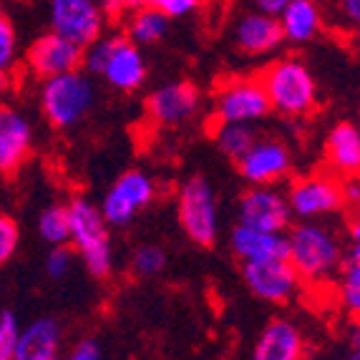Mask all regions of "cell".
<instances>
[{
	"instance_id": "6da1fadb",
	"label": "cell",
	"mask_w": 360,
	"mask_h": 360,
	"mask_svg": "<svg viewBox=\"0 0 360 360\" xmlns=\"http://www.w3.org/2000/svg\"><path fill=\"white\" fill-rule=\"evenodd\" d=\"M288 262L302 285H323L335 277L342 257V242L328 224L297 222L288 227Z\"/></svg>"
},
{
	"instance_id": "7a4b0ae2",
	"label": "cell",
	"mask_w": 360,
	"mask_h": 360,
	"mask_svg": "<svg viewBox=\"0 0 360 360\" xmlns=\"http://www.w3.org/2000/svg\"><path fill=\"white\" fill-rule=\"evenodd\" d=\"M270 111L285 119H305L318 108V81L305 60L283 56L259 76Z\"/></svg>"
},
{
	"instance_id": "3957f363",
	"label": "cell",
	"mask_w": 360,
	"mask_h": 360,
	"mask_svg": "<svg viewBox=\"0 0 360 360\" xmlns=\"http://www.w3.org/2000/svg\"><path fill=\"white\" fill-rule=\"evenodd\" d=\"M81 66H86L89 76L103 78L111 89L121 94L139 91L149 76L144 53L127 36H101L89 43L81 56Z\"/></svg>"
},
{
	"instance_id": "277c9868",
	"label": "cell",
	"mask_w": 360,
	"mask_h": 360,
	"mask_svg": "<svg viewBox=\"0 0 360 360\" xmlns=\"http://www.w3.org/2000/svg\"><path fill=\"white\" fill-rule=\"evenodd\" d=\"M68 210V245L73 255L84 259L86 270L96 280H106L114 272V245L111 227L103 222L94 202L78 197L66 205Z\"/></svg>"
},
{
	"instance_id": "5b68a950",
	"label": "cell",
	"mask_w": 360,
	"mask_h": 360,
	"mask_svg": "<svg viewBox=\"0 0 360 360\" xmlns=\"http://www.w3.org/2000/svg\"><path fill=\"white\" fill-rule=\"evenodd\" d=\"M94 103H96V86L81 68L46 78L41 86L43 116L58 131H71L81 127Z\"/></svg>"
},
{
	"instance_id": "8992f818",
	"label": "cell",
	"mask_w": 360,
	"mask_h": 360,
	"mask_svg": "<svg viewBox=\"0 0 360 360\" xmlns=\"http://www.w3.org/2000/svg\"><path fill=\"white\" fill-rule=\"evenodd\" d=\"M176 217L184 234L194 245L212 247L219 237V207L214 186L205 176H192L179 186Z\"/></svg>"
},
{
	"instance_id": "52a82bcc",
	"label": "cell",
	"mask_w": 360,
	"mask_h": 360,
	"mask_svg": "<svg viewBox=\"0 0 360 360\" xmlns=\"http://www.w3.org/2000/svg\"><path fill=\"white\" fill-rule=\"evenodd\" d=\"M290 214L300 222H318L323 217H333L345 210L342 199V179L330 172L297 176L285 192Z\"/></svg>"
},
{
	"instance_id": "ba28073f",
	"label": "cell",
	"mask_w": 360,
	"mask_h": 360,
	"mask_svg": "<svg viewBox=\"0 0 360 360\" xmlns=\"http://www.w3.org/2000/svg\"><path fill=\"white\" fill-rule=\"evenodd\" d=\"M270 103L257 76L229 78L219 86L214 96V121L217 124H250L257 127L267 119Z\"/></svg>"
},
{
	"instance_id": "9c48e42d",
	"label": "cell",
	"mask_w": 360,
	"mask_h": 360,
	"mask_svg": "<svg viewBox=\"0 0 360 360\" xmlns=\"http://www.w3.org/2000/svg\"><path fill=\"white\" fill-rule=\"evenodd\" d=\"M156 199V181L141 169H129L111 184L103 197L101 212L103 222L108 227H127L134 222V217L151 205Z\"/></svg>"
},
{
	"instance_id": "30bf717a",
	"label": "cell",
	"mask_w": 360,
	"mask_h": 360,
	"mask_svg": "<svg viewBox=\"0 0 360 360\" xmlns=\"http://www.w3.org/2000/svg\"><path fill=\"white\" fill-rule=\"evenodd\" d=\"M234 164L250 186H277L292 172V151L283 139L257 136Z\"/></svg>"
},
{
	"instance_id": "8fae6325",
	"label": "cell",
	"mask_w": 360,
	"mask_h": 360,
	"mask_svg": "<svg viewBox=\"0 0 360 360\" xmlns=\"http://www.w3.org/2000/svg\"><path fill=\"white\" fill-rule=\"evenodd\" d=\"M51 30L86 49L103 36V8L96 0H49Z\"/></svg>"
},
{
	"instance_id": "7c38bea8",
	"label": "cell",
	"mask_w": 360,
	"mask_h": 360,
	"mask_svg": "<svg viewBox=\"0 0 360 360\" xmlns=\"http://www.w3.org/2000/svg\"><path fill=\"white\" fill-rule=\"evenodd\" d=\"M292 214L280 186H247L237 202V224L262 232H288Z\"/></svg>"
},
{
	"instance_id": "4fadbf2b",
	"label": "cell",
	"mask_w": 360,
	"mask_h": 360,
	"mask_svg": "<svg viewBox=\"0 0 360 360\" xmlns=\"http://www.w3.org/2000/svg\"><path fill=\"white\" fill-rule=\"evenodd\" d=\"M242 277L255 297L270 305H288L297 297L302 283L288 259H267V262H245Z\"/></svg>"
},
{
	"instance_id": "5bb4252c",
	"label": "cell",
	"mask_w": 360,
	"mask_h": 360,
	"mask_svg": "<svg viewBox=\"0 0 360 360\" xmlns=\"http://www.w3.org/2000/svg\"><path fill=\"white\" fill-rule=\"evenodd\" d=\"M81 56H84L81 46L66 41L63 36L51 30V33H43V36H38L36 41L30 43L25 63H28V71L33 76L46 81V78L60 76V73L78 71L81 68Z\"/></svg>"
},
{
	"instance_id": "9a60e30c",
	"label": "cell",
	"mask_w": 360,
	"mask_h": 360,
	"mask_svg": "<svg viewBox=\"0 0 360 360\" xmlns=\"http://www.w3.org/2000/svg\"><path fill=\"white\" fill-rule=\"evenodd\" d=\"M199 89L192 81H172L164 84L146 98V114L162 127H179L199 111Z\"/></svg>"
},
{
	"instance_id": "2e32d148",
	"label": "cell",
	"mask_w": 360,
	"mask_h": 360,
	"mask_svg": "<svg viewBox=\"0 0 360 360\" xmlns=\"http://www.w3.org/2000/svg\"><path fill=\"white\" fill-rule=\"evenodd\" d=\"M33 151V124L13 106H0V174H15Z\"/></svg>"
},
{
	"instance_id": "e0dca14e",
	"label": "cell",
	"mask_w": 360,
	"mask_h": 360,
	"mask_svg": "<svg viewBox=\"0 0 360 360\" xmlns=\"http://www.w3.org/2000/svg\"><path fill=\"white\" fill-rule=\"evenodd\" d=\"M234 46L247 56H267L275 53L283 46V30L275 15L259 11H247L234 20L232 28Z\"/></svg>"
},
{
	"instance_id": "ac0fdd59",
	"label": "cell",
	"mask_w": 360,
	"mask_h": 360,
	"mask_svg": "<svg viewBox=\"0 0 360 360\" xmlns=\"http://www.w3.org/2000/svg\"><path fill=\"white\" fill-rule=\"evenodd\" d=\"M305 338L300 328L288 318H275L264 325L255 340L250 360H302Z\"/></svg>"
},
{
	"instance_id": "d6986e66",
	"label": "cell",
	"mask_w": 360,
	"mask_h": 360,
	"mask_svg": "<svg viewBox=\"0 0 360 360\" xmlns=\"http://www.w3.org/2000/svg\"><path fill=\"white\" fill-rule=\"evenodd\" d=\"M229 247L242 264L288 259V237H285V232H262V229H250L237 224L229 234Z\"/></svg>"
},
{
	"instance_id": "ffe728a7",
	"label": "cell",
	"mask_w": 360,
	"mask_h": 360,
	"mask_svg": "<svg viewBox=\"0 0 360 360\" xmlns=\"http://www.w3.org/2000/svg\"><path fill=\"white\" fill-rule=\"evenodd\" d=\"M277 23L283 30L285 43L305 46V43L315 41L325 30L323 6L315 3V0H290L277 15Z\"/></svg>"
},
{
	"instance_id": "44dd1931",
	"label": "cell",
	"mask_w": 360,
	"mask_h": 360,
	"mask_svg": "<svg viewBox=\"0 0 360 360\" xmlns=\"http://www.w3.org/2000/svg\"><path fill=\"white\" fill-rule=\"evenodd\" d=\"M325 162L335 176H358L360 169V129L353 121H340L325 139Z\"/></svg>"
},
{
	"instance_id": "7402d4cb",
	"label": "cell",
	"mask_w": 360,
	"mask_h": 360,
	"mask_svg": "<svg viewBox=\"0 0 360 360\" xmlns=\"http://www.w3.org/2000/svg\"><path fill=\"white\" fill-rule=\"evenodd\" d=\"M60 325L53 318H36L20 328L13 360H60Z\"/></svg>"
},
{
	"instance_id": "603a6c76",
	"label": "cell",
	"mask_w": 360,
	"mask_h": 360,
	"mask_svg": "<svg viewBox=\"0 0 360 360\" xmlns=\"http://www.w3.org/2000/svg\"><path fill=\"white\" fill-rule=\"evenodd\" d=\"M338 300L350 315L360 312V224H350V240L342 245L340 267H338Z\"/></svg>"
},
{
	"instance_id": "cb8c5ba5",
	"label": "cell",
	"mask_w": 360,
	"mask_h": 360,
	"mask_svg": "<svg viewBox=\"0 0 360 360\" xmlns=\"http://www.w3.org/2000/svg\"><path fill=\"white\" fill-rule=\"evenodd\" d=\"M169 20L162 11H156L151 6H141L136 11H131L127 20V33L124 36L134 43V46H156L162 43L164 36L169 33Z\"/></svg>"
},
{
	"instance_id": "d4e9b609",
	"label": "cell",
	"mask_w": 360,
	"mask_h": 360,
	"mask_svg": "<svg viewBox=\"0 0 360 360\" xmlns=\"http://www.w3.org/2000/svg\"><path fill=\"white\" fill-rule=\"evenodd\" d=\"M212 136H214L217 149L222 151L227 159L237 162L257 139V129L250 127V124H214Z\"/></svg>"
},
{
	"instance_id": "484cf974",
	"label": "cell",
	"mask_w": 360,
	"mask_h": 360,
	"mask_svg": "<svg viewBox=\"0 0 360 360\" xmlns=\"http://www.w3.org/2000/svg\"><path fill=\"white\" fill-rule=\"evenodd\" d=\"M38 234L51 247L68 245V210L66 205H51L38 217Z\"/></svg>"
},
{
	"instance_id": "4316f807",
	"label": "cell",
	"mask_w": 360,
	"mask_h": 360,
	"mask_svg": "<svg viewBox=\"0 0 360 360\" xmlns=\"http://www.w3.org/2000/svg\"><path fill=\"white\" fill-rule=\"evenodd\" d=\"M167 267V252L159 245H141L131 255V272L136 277H156Z\"/></svg>"
},
{
	"instance_id": "83f0119b",
	"label": "cell",
	"mask_w": 360,
	"mask_h": 360,
	"mask_svg": "<svg viewBox=\"0 0 360 360\" xmlns=\"http://www.w3.org/2000/svg\"><path fill=\"white\" fill-rule=\"evenodd\" d=\"M18 60V36L6 15H0V73H11Z\"/></svg>"
},
{
	"instance_id": "f1b7e54d",
	"label": "cell",
	"mask_w": 360,
	"mask_h": 360,
	"mask_svg": "<svg viewBox=\"0 0 360 360\" xmlns=\"http://www.w3.org/2000/svg\"><path fill=\"white\" fill-rule=\"evenodd\" d=\"M18 335H20V323L15 318V312L0 310V360H13Z\"/></svg>"
},
{
	"instance_id": "f546056e",
	"label": "cell",
	"mask_w": 360,
	"mask_h": 360,
	"mask_svg": "<svg viewBox=\"0 0 360 360\" xmlns=\"http://www.w3.org/2000/svg\"><path fill=\"white\" fill-rule=\"evenodd\" d=\"M20 245V229L15 224L11 214H3L0 212V267L6 262H11V257L15 255Z\"/></svg>"
},
{
	"instance_id": "4dcf8cb0",
	"label": "cell",
	"mask_w": 360,
	"mask_h": 360,
	"mask_svg": "<svg viewBox=\"0 0 360 360\" xmlns=\"http://www.w3.org/2000/svg\"><path fill=\"white\" fill-rule=\"evenodd\" d=\"M73 250H68V245L60 247H51L49 257H46V275L51 280H63L68 272L73 270Z\"/></svg>"
},
{
	"instance_id": "1f68e13d",
	"label": "cell",
	"mask_w": 360,
	"mask_h": 360,
	"mask_svg": "<svg viewBox=\"0 0 360 360\" xmlns=\"http://www.w3.org/2000/svg\"><path fill=\"white\" fill-rule=\"evenodd\" d=\"M205 0H146V6L162 11L167 18H184L189 13H194Z\"/></svg>"
},
{
	"instance_id": "d6a6232c",
	"label": "cell",
	"mask_w": 360,
	"mask_h": 360,
	"mask_svg": "<svg viewBox=\"0 0 360 360\" xmlns=\"http://www.w3.org/2000/svg\"><path fill=\"white\" fill-rule=\"evenodd\" d=\"M333 13L335 23H340L345 30H355L360 23V0H333Z\"/></svg>"
},
{
	"instance_id": "836d02e7",
	"label": "cell",
	"mask_w": 360,
	"mask_h": 360,
	"mask_svg": "<svg viewBox=\"0 0 360 360\" xmlns=\"http://www.w3.org/2000/svg\"><path fill=\"white\" fill-rule=\"evenodd\" d=\"M101 358H103L101 345H98L96 340H91V338L78 340L71 348V353L66 355V360H101Z\"/></svg>"
},
{
	"instance_id": "e575fe53",
	"label": "cell",
	"mask_w": 360,
	"mask_h": 360,
	"mask_svg": "<svg viewBox=\"0 0 360 360\" xmlns=\"http://www.w3.org/2000/svg\"><path fill=\"white\" fill-rule=\"evenodd\" d=\"M342 199H345V207H348V205L358 207V202H360V181H358V176H345V179H342Z\"/></svg>"
},
{
	"instance_id": "d590c367",
	"label": "cell",
	"mask_w": 360,
	"mask_h": 360,
	"mask_svg": "<svg viewBox=\"0 0 360 360\" xmlns=\"http://www.w3.org/2000/svg\"><path fill=\"white\" fill-rule=\"evenodd\" d=\"M290 0H252L255 11L259 13H267V15H280V11H283L285 6H288Z\"/></svg>"
},
{
	"instance_id": "8d00e7d4",
	"label": "cell",
	"mask_w": 360,
	"mask_h": 360,
	"mask_svg": "<svg viewBox=\"0 0 360 360\" xmlns=\"http://www.w3.org/2000/svg\"><path fill=\"white\" fill-rule=\"evenodd\" d=\"M103 6H106L108 11L124 13V11H136V8L146 6V0H106Z\"/></svg>"
},
{
	"instance_id": "74e56055",
	"label": "cell",
	"mask_w": 360,
	"mask_h": 360,
	"mask_svg": "<svg viewBox=\"0 0 360 360\" xmlns=\"http://www.w3.org/2000/svg\"><path fill=\"white\" fill-rule=\"evenodd\" d=\"M8 89H11V76H8V73H0V101L6 98Z\"/></svg>"
},
{
	"instance_id": "f35d334b",
	"label": "cell",
	"mask_w": 360,
	"mask_h": 360,
	"mask_svg": "<svg viewBox=\"0 0 360 360\" xmlns=\"http://www.w3.org/2000/svg\"><path fill=\"white\" fill-rule=\"evenodd\" d=\"M348 360H360V355H358V348H355V350H353V355H350V358H348Z\"/></svg>"
},
{
	"instance_id": "ab89813d",
	"label": "cell",
	"mask_w": 360,
	"mask_h": 360,
	"mask_svg": "<svg viewBox=\"0 0 360 360\" xmlns=\"http://www.w3.org/2000/svg\"><path fill=\"white\" fill-rule=\"evenodd\" d=\"M0 15H3V6H0Z\"/></svg>"
},
{
	"instance_id": "60d3db41",
	"label": "cell",
	"mask_w": 360,
	"mask_h": 360,
	"mask_svg": "<svg viewBox=\"0 0 360 360\" xmlns=\"http://www.w3.org/2000/svg\"><path fill=\"white\" fill-rule=\"evenodd\" d=\"M315 3H320V0H315Z\"/></svg>"
}]
</instances>
